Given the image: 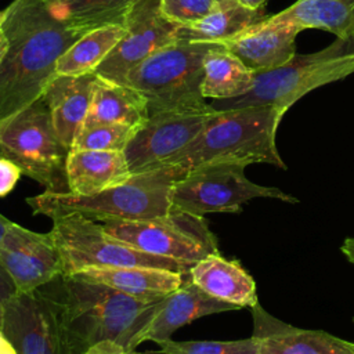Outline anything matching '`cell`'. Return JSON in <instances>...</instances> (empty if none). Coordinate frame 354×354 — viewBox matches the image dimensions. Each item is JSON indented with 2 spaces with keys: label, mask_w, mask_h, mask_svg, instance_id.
Wrapping results in <instances>:
<instances>
[{
  "label": "cell",
  "mask_w": 354,
  "mask_h": 354,
  "mask_svg": "<svg viewBox=\"0 0 354 354\" xmlns=\"http://www.w3.org/2000/svg\"><path fill=\"white\" fill-rule=\"evenodd\" d=\"M214 109L205 112H162L151 115L124 148L131 174L162 167L205 127Z\"/></svg>",
  "instance_id": "cell-12"
},
{
  "label": "cell",
  "mask_w": 354,
  "mask_h": 354,
  "mask_svg": "<svg viewBox=\"0 0 354 354\" xmlns=\"http://www.w3.org/2000/svg\"><path fill=\"white\" fill-rule=\"evenodd\" d=\"M340 250H342V253L347 257V260L354 264V238H347V239L343 242Z\"/></svg>",
  "instance_id": "cell-35"
},
{
  "label": "cell",
  "mask_w": 354,
  "mask_h": 354,
  "mask_svg": "<svg viewBox=\"0 0 354 354\" xmlns=\"http://www.w3.org/2000/svg\"><path fill=\"white\" fill-rule=\"evenodd\" d=\"M55 304L62 354H83L101 340L134 351V339L153 315L160 299L144 300L77 275L62 277Z\"/></svg>",
  "instance_id": "cell-2"
},
{
  "label": "cell",
  "mask_w": 354,
  "mask_h": 354,
  "mask_svg": "<svg viewBox=\"0 0 354 354\" xmlns=\"http://www.w3.org/2000/svg\"><path fill=\"white\" fill-rule=\"evenodd\" d=\"M12 224V221H10L6 216H3L1 213H0V241H1V238H3V235L6 234V231L8 230V227Z\"/></svg>",
  "instance_id": "cell-36"
},
{
  "label": "cell",
  "mask_w": 354,
  "mask_h": 354,
  "mask_svg": "<svg viewBox=\"0 0 354 354\" xmlns=\"http://www.w3.org/2000/svg\"><path fill=\"white\" fill-rule=\"evenodd\" d=\"M48 14L82 35L111 24H124L138 0H41Z\"/></svg>",
  "instance_id": "cell-25"
},
{
  "label": "cell",
  "mask_w": 354,
  "mask_h": 354,
  "mask_svg": "<svg viewBox=\"0 0 354 354\" xmlns=\"http://www.w3.org/2000/svg\"><path fill=\"white\" fill-rule=\"evenodd\" d=\"M353 321H354V319H353Z\"/></svg>",
  "instance_id": "cell-43"
},
{
  "label": "cell",
  "mask_w": 354,
  "mask_h": 354,
  "mask_svg": "<svg viewBox=\"0 0 354 354\" xmlns=\"http://www.w3.org/2000/svg\"><path fill=\"white\" fill-rule=\"evenodd\" d=\"M3 333L18 354H62L57 308L41 288L4 303Z\"/></svg>",
  "instance_id": "cell-14"
},
{
  "label": "cell",
  "mask_w": 354,
  "mask_h": 354,
  "mask_svg": "<svg viewBox=\"0 0 354 354\" xmlns=\"http://www.w3.org/2000/svg\"><path fill=\"white\" fill-rule=\"evenodd\" d=\"M0 354H18L8 337L0 330Z\"/></svg>",
  "instance_id": "cell-34"
},
{
  "label": "cell",
  "mask_w": 354,
  "mask_h": 354,
  "mask_svg": "<svg viewBox=\"0 0 354 354\" xmlns=\"http://www.w3.org/2000/svg\"><path fill=\"white\" fill-rule=\"evenodd\" d=\"M51 235L62 260V277H71L87 267L145 266L188 272L189 267L152 256L113 238L88 217L73 213L53 218Z\"/></svg>",
  "instance_id": "cell-10"
},
{
  "label": "cell",
  "mask_w": 354,
  "mask_h": 354,
  "mask_svg": "<svg viewBox=\"0 0 354 354\" xmlns=\"http://www.w3.org/2000/svg\"><path fill=\"white\" fill-rule=\"evenodd\" d=\"M242 4L248 6V7H253V8H259V7H266L268 0H239Z\"/></svg>",
  "instance_id": "cell-38"
},
{
  "label": "cell",
  "mask_w": 354,
  "mask_h": 354,
  "mask_svg": "<svg viewBox=\"0 0 354 354\" xmlns=\"http://www.w3.org/2000/svg\"><path fill=\"white\" fill-rule=\"evenodd\" d=\"M126 33L122 24L95 28L79 37L57 61L59 76H83L95 73L97 68L111 54Z\"/></svg>",
  "instance_id": "cell-27"
},
{
  "label": "cell",
  "mask_w": 354,
  "mask_h": 354,
  "mask_svg": "<svg viewBox=\"0 0 354 354\" xmlns=\"http://www.w3.org/2000/svg\"><path fill=\"white\" fill-rule=\"evenodd\" d=\"M159 350L155 354H259V343L250 336L239 340H187L171 339L156 343Z\"/></svg>",
  "instance_id": "cell-29"
},
{
  "label": "cell",
  "mask_w": 354,
  "mask_h": 354,
  "mask_svg": "<svg viewBox=\"0 0 354 354\" xmlns=\"http://www.w3.org/2000/svg\"><path fill=\"white\" fill-rule=\"evenodd\" d=\"M252 311V336L259 343V354H354L353 342L324 330L285 324L267 313L260 303Z\"/></svg>",
  "instance_id": "cell-15"
},
{
  "label": "cell",
  "mask_w": 354,
  "mask_h": 354,
  "mask_svg": "<svg viewBox=\"0 0 354 354\" xmlns=\"http://www.w3.org/2000/svg\"><path fill=\"white\" fill-rule=\"evenodd\" d=\"M17 293L15 286L10 278V275L7 274L6 268L1 266L0 263V303H6L14 295Z\"/></svg>",
  "instance_id": "cell-33"
},
{
  "label": "cell",
  "mask_w": 354,
  "mask_h": 354,
  "mask_svg": "<svg viewBox=\"0 0 354 354\" xmlns=\"http://www.w3.org/2000/svg\"><path fill=\"white\" fill-rule=\"evenodd\" d=\"M0 263L17 293H32L62 275V260L51 232L12 223L0 241Z\"/></svg>",
  "instance_id": "cell-13"
},
{
  "label": "cell",
  "mask_w": 354,
  "mask_h": 354,
  "mask_svg": "<svg viewBox=\"0 0 354 354\" xmlns=\"http://www.w3.org/2000/svg\"><path fill=\"white\" fill-rule=\"evenodd\" d=\"M188 277L209 296L238 308H252L259 303L254 279L239 261L228 260L220 253H212L195 263Z\"/></svg>",
  "instance_id": "cell-20"
},
{
  "label": "cell",
  "mask_w": 354,
  "mask_h": 354,
  "mask_svg": "<svg viewBox=\"0 0 354 354\" xmlns=\"http://www.w3.org/2000/svg\"><path fill=\"white\" fill-rule=\"evenodd\" d=\"M218 43L177 40L134 66L122 80L147 101L148 113L205 112L202 95L203 61Z\"/></svg>",
  "instance_id": "cell-5"
},
{
  "label": "cell",
  "mask_w": 354,
  "mask_h": 354,
  "mask_svg": "<svg viewBox=\"0 0 354 354\" xmlns=\"http://www.w3.org/2000/svg\"><path fill=\"white\" fill-rule=\"evenodd\" d=\"M126 350L122 344L115 340H101L93 346H90L83 354H124Z\"/></svg>",
  "instance_id": "cell-32"
},
{
  "label": "cell",
  "mask_w": 354,
  "mask_h": 354,
  "mask_svg": "<svg viewBox=\"0 0 354 354\" xmlns=\"http://www.w3.org/2000/svg\"><path fill=\"white\" fill-rule=\"evenodd\" d=\"M267 17L266 7H248L239 0L217 1L212 12L199 22L178 26L177 40L221 44Z\"/></svg>",
  "instance_id": "cell-23"
},
{
  "label": "cell",
  "mask_w": 354,
  "mask_h": 354,
  "mask_svg": "<svg viewBox=\"0 0 354 354\" xmlns=\"http://www.w3.org/2000/svg\"><path fill=\"white\" fill-rule=\"evenodd\" d=\"M149 118L145 98L134 88L97 76L87 116L82 126L119 123L140 127Z\"/></svg>",
  "instance_id": "cell-22"
},
{
  "label": "cell",
  "mask_w": 354,
  "mask_h": 354,
  "mask_svg": "<svg viewBox=\"0 0 354 354\" xmlns=\"http://www.w3.org/2000/svg\"><path fill=\"white\" fill-rule=\"evenodd\" d=\"M95 77V73L57 75L41 95L48 106L57 136L69 151L87 116Z\"/></svg>",
  "instance_id": "cell-18"
},
{
  "label": "cell",
  "mask_w": 354,
  "mask_h": 354,
  "mask_svg": "<svg viewBox=\"0 0 354 354\" xmlns=\"http://www.w3.org/2000/svg\"><path fill=\"white\" fill-rule=\"evenodd\" d=\"M252 88L239 97L212 100L214 111L248 106H277L288 111L307 93L354 73V37L336 39L326 48L311 54H295L283 65L253 72Z\"/></svg>",
  "instance_id": "cell-6"
},
{
  "label": "cell",
  "mask_w": 354,
  "mask_h": 354,
  "mask_svg": "<svg viewBox=\"0 0 354 354\" xmlns=\"http://www.w3.org/2000/svg\"><path fill=\"white\" fill-rule=\"evenodd\" d=\"M124 354H137V353H134V351H127V353H124Z\"/></svg>",
  "instance_id": "cell-41"
},
{
  "label": "cell",
  "mask_w": 354,
  "mask_h": 354,
  "mask_svg": "<svg viewBox=\"0 0 354 354\" xmlns=\"http://www.w3.org/2000/svg\"><path fill=\"white\" fill-rule=\"evenodd\" d=\"M216 0H160V12L178 26L203 19L216 7Z\"/></svg>",
  "instance_id": "cell-30"
},
{
  "label": "cell",
  "mask_w": 354,
  "mask_h": 354,
  "mask_svg": "<svg viewBox=\"0 0 354 354\" xmlns=\"http://www.w3.org/2000/svg\"><path fill=\"white\" fill-rule=\"evenodd\" d=\"M75 275L106 285L137 299L158 300L178 289L187 281L188 272L145 266H124L87 267Z\"/></svg>",
  "instance_id": "cell-19"
},
{
  "label": "cell",
  "mask_w": 354,
  "mask_h": 354,
  "mask_svg": "<svg viewBox=\"0 0 354 354\" xmlns=\"http://www.w3.org/2000/svg\"><path fill=\"white\" fill-rule=\"evenodd\" d=\"M126 33L95 75L116 83L145 58L177 41L178 25L160 12V0H138L124 19Z\"/></svg>",
  "instance_id": "cell-11"
},
{
  "label": "cell",
  "mask_w": 354,
  "mask_h": 354,
  "mask_svg": "<svg viewBox=\"0 0 354 354\" xmlns=\"http://www.w3.org/2000/svg\"><path fill=\"white\" fill-rule=\"evenodd\" d=\"M216 1H223V0H216Z\"/></svg>",
  "instance_id": "cell-42"
},
{
  "label": "cell",
  "mask_w": 354,
  "mask_h": 354,
  "mask_svg": "<svg viewBox=\"0 0 354 354\" xmlns=\"http://www.w3.org/2000/svg\"><path fill=\"white\" fill-rule=\"evenodd\" d=\"M65 173L68 192L75 195H93L131 177L123 151L71 149Z\"/></svg>",
  "instance_id": "cell-21"
},
{
  "label": "cell",
  "mask_w": 354,
  "mask_h": 354,
  "mask_svg": "<svg viewBox=\"0 0 354 354\" xmlns=\"http://www.w3.org/2000/svg\"><path fill=\"white\" fill-rule=\"evenodd\" d=\"M3 22H4V11H0V30H1Z\"/></svg>",
  "instance_id": "cell-40"
},
{
  "label": "cell",
  "mask_w": 354,
  "mask_h": 354,
  "mask_svg": "<svg viewBox=\"0 0 354 354\" xmlns=\"http://www.w3.org/2000/svg\"><path fill=\"white\" fill-rule=\"evenodd\" d=\"M102 228L113 238L144 253L192 267L212 253H220L207 221L183 210L138 220H105Z\"/></svg>",
  "instance_id": "cell-8"
},
{
  "label": "cell",
  "mask_w": 354,
  "mask_h": 354,
  "mask_svg": "<svg viewBox=\"0 0 354 354\" xmlns=\"http://www.w3.org/2000/svg\"><path fill=\"white\" fill-rule=\"evenodd\" d=\"M238 310L236 306L217 300L188 279L171 293L163 296L147 325L137 333L134 347L144 342H163L192 321L224 311Z\"/></svg>",
  "instance_id": "cell-16"
},
{
  "label": "cell",
  "mask_w": 354,
  "mask_h": 354,
  "mask_svg": "<svg viewBox=\"0 0 354 354\" xmlns=\"http://www.w3.org/2000/svg\"><path fill=\"white\" fill-rule=\"evenodd\" d=\"M254 73L223 44L214 47L203 61L202 95L210 100H228L246 94Z\"/></svg>",
  "instance_id": "cell-26"
},
{
  "label": "cell",
  "mask_w": 354,
  "mask_h": 354,
  "mask_svg": "<svg viewBox=\"0 0 354 354\" xmlns=\"http://www.w3.org/2000/svg\"><path fill=\"white\" fill-rule=\"evenodd\" d=\"M137 127L119 123H98L82 126L71 149L124 151Z\"/></svg>",
  "instance_id": "cell-28"
},
{
  "label": "cell",
  "mask_w": 354,
  "mask_h": 354,
  "mask_svg": "<svg viewBox=\"0 0 354 354\" xmlns=\"http://www.w3.org/2000/svg\"><path fill=\"white\" fill-rule=\"evenodd\" d=\"M299 32L297 26L268 15L221 44L252 72H264L283 65L296 54Z\"/></svg>",
  "instance_id": "cell-17"
},
{
  "label": "cell",
  "mask_w": 354,
  "mask_h": 354,
  "mask_svg": "<svg viewBox=\"0 0 354 354\" xmlns=\"http://www.w3.org/2000/svg\"><path fill=\"white\" fill-rule=\"evenodd\" d=\"M285 112L277 106L214 111L202 131L165 166L176 167L181 177L209 163H267L286 169L277 148V130Z\"/></svg>",
  "instance_id": "cell-3"
},
{
  "label": "cell",
  "mask_w": 354,
  "mask_h": 354,
  "mask_svg": "<svg viewBox=\"0 0 354 354\" xmlns=\"http://www.w3.org/2000/svg\"><path fill=\"white\" fill-rule=\"evenodd\" d=\"M21 167L0 153V198L7 196L22 176Z\"/></svg>",
  "instance_id": "cell-31"
},
{
  "label": "cell",
  "mask_w": 354,
  "mask_h": 354,
  "mask_svg": "<svg viewBox=\"0 0 354 354\" xmlns=\"http://www.w3.org/2000/svg\"><path fill=\"white\" fill-rule=\"evenodd\" d=\"M3 324H4V304L0 303V330H3Z\"/></svg>",
  "instance_id": "cell-39"
},
{
  "label": "cell",
  "mask_w": 354,
  "mask_h": 354,
  "mask_svg": "<svg viewBox=\"0 0 354 354\" xmlns=\"http://www.w3.org/2000/svg\"><path fill=\"white\" fill-rule=\"evenodd\" d=\"M1 30L8 47L0 64V120L43 95L59 57L83 36L54 19L41 0H12Z\"/></svg>",
  "instance_id": "cell-1"
},
{
  "label": "cell",
  "mask_w": 354,
  "mask_h": 354,
  "mask_svg": "<svg viewBox=\"0 0 354 354\" xmlns=\"http://www.w3.org/2000/svg\"><path fill=\"white\" fill-rule=\"evenodd\" d=\"M7 47H8V41H7V37L4 35L3 30H0V64H1V59L7 51Z\"/></svg>",
  "instance_id": "cell-37"
},
{
  "label": "cell",
  "mask_w": 354,
  "mask_h": 354,
  "mask_svg": "<svg viewBox=\"0 0 354 354\" xmlns=\"http://www.w3.org/2000/svg\"><path fill=\"white\" fill-rule=\"evenodd\" d=\"M69 149L61 142L43 97L0 120V153L50 192H68L65 163Z\"/></svg>",
  "instance_id": "cell-7"
},
{
  "label": "cell",
  "mask_w": 354,
  "mask_h": 354,
  "mask_svg": "<svg viewBox=\"0 0 354 354\" xmlns=\"http://www.w3.org/2000/svg\"><path fill=\"white\" fill-rule=\"evenodd\" d=\"M245 167L236 163H209L187 171L173 184L171 207L203 217L207 213H239L242 205L254 198L299 202L279 188L250 181Z\"/></svg>",
  "instance_id": "cell-9"
},
{
  "label": "cell",
  "mask_w": 354,
  "mask_h": 354,
  "mask_svg": "<svg viewBox=\"0 0 354 354\" xmlns=\"http://www.w3.org/2000/svg\"><path fill=\"white\" fill-rule=\"evenodd\" d=\"M271 17L300 30L315 28L333 33L336 39L354 37V0H297Z\"/></svg>",
  "instance_id": "cell-24"
},
{
  "label": "cell",
  "mask_w": 354,
  "mask_h": 354,
  "mask_svg": "<svg viewBox=\"0 0 354 354\" xmlns=\"http://www.w3.org/2000/svg\"><path fill=\"white\" fill-rule=\"evenodd\" d=\"M180 177L176 167L162 166L131 174L124 183L93 195L44 191L26 198V203L33 214L51 220L73 213L94 221L149 218L170 212L171 188Z\"/></svg>",
  "instance_id": "cell-4"
}]
</instances>
